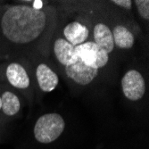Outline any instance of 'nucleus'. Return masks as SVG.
Here are the masks:
<instances>
[{
  "instance_id": "obj_16",
  "label": "nucleus",
  "mask_w": 149,
  "mask_h": 149,
  "mask_svg": "<svg viewBox=\"0 0 149 149\" xmlns=\"http://www.w3.org/2000/svg\"><path fill=\"white\" fill-rule=\"evenodd\" d=\"M2 108V103H1V97H0V109Z\"/></svg>"
},
{
  "instance_id": "obj_3",
  "label": "nucleus",
  "mask_w": 149,
  "mask_h": 149,
  "mask_svg": "<svg viewBox=\"0 0 149 149\" xmlns=\"http://www.w3.org/2000/svg\"><path fill=\"white\" fill-rule=\"evenodd\" d=\"M74 51L79 59H80L86 65L95 69L104 67L108 60V53L99 47L95 42H85L77 47H74Z\"/></svg>"
},
{
  "instance_id": "obj_5",
  "label": "nucleus",
  "mask_w": 149,
  "mask_h": 149,
  "mask_svg": "<svg viewBox=\"0 0 149 149\" xmlns=\"http://www.w3.org/2000/svg\"><path fill=\"white\" fill-rule=\"evenodd\" d=\"M65 72L70 79L79 85H88L97 76L98 69L86 65L80 59L68 66H65Z\"/></svg>"
},
{
  "instance_id": "obj_14",
  "label": "nucleus",
  "mask_w": 149,
  "mask_h": 149,
  "mask_svg": "<svg viewBox=\"0 0 149 149\" xmlns=\"http://www.w3.org/2000/svg\"><path fill=\"white\" fill-rule=\"evenodd\" d=\"M112 3H114L117 6H120L125 9L130 10L131 8V1L130 0H113Z\"/></svg>"
},
{
  "instance_id": "obj_13",
  "label": "nucleus",
  "mask_w": 149,
  "mask_h": 149,
  "mask_svg": "<svg viewBox=\"0 0 149 149\" xmlns=\"http://www.w3.org/2000/svg\"><path fill=\"white\" fill-rule=\"evenodd\" d=\"M136 6L139 9V13L142 18L149 19V1L148 0H136Z\"/></svg>"
},
{
  "instance_id": "obj_2",
  "label": "nucleus",
  "mask_w": 149,
  "mask_h": 149,
  "mask_svg": "<svg viewBox=\"0 0 149 149\" xmlns=\"http://www.w3.org/2000/svg\"><path fill=\"white\" fill-rule=\"evenodd\" d=\"M65 128L63 117L57 113H47L39 117L34 127L35 139L43 144L55 141Z\"/></svg>"
},
{
  "instance_id": "obj_1",
  "label": "nucleus",
  "mask_w": 149,
  "mask_h": 149,
  "mask_svg": "<svg viewBox=\"0 0 149 149\" xmlns=\"http://www.w3.org/2000/svg\"><path fill=\"white\" fill-rule=\"evenodd\" d=\"M45 24L44 12L28 6L10 7L1 21L2 31L6 38L19 44L33 41L42 33Z\"/></svg>"
},
{
  "instance_id": "obj_8",
  "label": "nucleus",
  "mask_w": 149,
  "mask_h": 149,
  "mask_svg": "<svg viewBox=\"0 0 149 149\" xmlns=\"http://www.w3.org/2000/svg\"><path fill=\"white\" fill-rule=\"evenodd\" d=\"M63 34L67 41L73 47H77L80 44H83L88 38V30L85 25L74 22L69 23L65 27L63 30Z\"/></svg>"
},
{
  "instance_id": "obj_11",
  "label": "nucleus",
  "mask_w": 149,
  "mask_h": 149,
  "mask_svg": "<svg viewBox=\"0 0 149 149\" xmlns=\"http://www.w3.org/2000/svg\"><path fill=\"white\" fill-rule=\"evenodd\" d=\"M113 37L114 45L120 48L128 49L134 44V36L124 26H116L113 31Z\"/></svg>"
},
{
  "instance_id": "obj_12",
  "label": "nucleus",
  "mask_w": 149,
  "mask_h": 149,
  "mask_svg": "<svg viewBox=\"0 0 149 149\" xmlns=\"http://www.w3.org/2000/svg\"><path fill=\"white\" fill-rule=\"evenodd\" d=\"M1 103L3 112L8 116L16 114L20 110L21 104L19 98L12 92L6 91L2 95Z\"/></svg>"
},
{
  "instance_id": "obj_4",
  "label": "nucleus",
  "mask_w": 149,
  "mask_h": 149,
  "mask_svg": "<svg viewBox=\"0 0 149 149\" xmlns=\"http://www.w3.org/2000/svg\"><path fill=\"white\" fill-rule=\"evenodd\" d=\"M121 87L125 97L131 101L142 98L146 91L144 78L136 70H130L123 76Z\"/></svg>"
},
{
  "instance_id": "obj_9",
  "label": "nucleus",
  "mask_w": 149,
  "mask_h": 149,
  "mask_svg": "<svg viewBox=\"0 0 149 149\" xmlns=\"http://www.w3.org/2000/svg\"><path fill=\"white\" fill-rule=\"evenodd\" d=\"M8 81L17 88H27L30 86V79L23 67L16 63H11L6 69Z\"/></svg>"
},
{
  "instance_id": "obj_15",
  "label": "nucleus",
  "mask_w": 149,
  "mask_h": 149,
  "mask_svg": "<svg viewBox=\"0 0 149 149\" xmlns=\"http://www.w3.org/2000/svg\"><path fill=\"white\" fill-rule=\"evenodd\" d=\"M42 6V2L41 1H36L35 3H34V6H33V8H35V9H39V7Z\"/></svg>"
},
{
  "instance_id": "obj_6",
  "label": "nucleus",
  "mask_w": 149,
  "mask_h": 149,
  "mask_svg": "<svg viewBox=\"0 0 149 149\" xmlns=\"http://www.w3.org/2000/svg\"><path fill=\"white\" fill-rule=\"evenodd\" d=\"M54 51L57 60L64 66L71 65L78 60L74 47L65 39L58 38L55 42Z\"/></svg>"
},
{
  "instance_id": "obj_10",
  "label": "nucleus",
  "mask_w": 149,
  "mask_h": 149,
  "mask_svg": "<svg viewBox=\"0 0 149 149\" xmlns=\"http://www.w3.org/2000/svg\"><path fill=\"white\" fill-rule=\"evenodd\" d=\"M94 38L95 43L107 53H111L113 51L114 47L113 37L112 31L106 25L99 23L95 26Z\"/></svg>"
},
{
  "instance_id": "obj_7",
  "label": "nucleus",
  "mask_w": 149,
  "mask_h": 149,
  "mask_svg": "<svg viewBox=\"0 0 149 149\" xmlns=\"http://www.w3.org/2000/svg\"><path fill=\"white\" fill-rule=\"evenodd\" d=\"M39 88L45 92H50L58 85V76L44 63L38 66L36 71Z\"/></svg>"
}]
</instances>
